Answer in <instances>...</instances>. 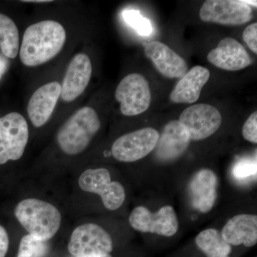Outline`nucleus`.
<instances>
[{
    "mask_svg": "<svg viewBox=\"0 0 257 257\" xmlns=\"http://www.w3.org/2000/svg\"><path fill=\"white\" fill-rule=\"evenodd\" d=\"M65 42L66 31L60 23L54 20L39 22L24 33L20 60L30 67L46 63L60 53Z\"/></svg>",
    "mask_w": 257,
    "mask_h": 257,
    "instance_id": "obj_1",
    "label": "nucleus"
},
{
    "mask_svg": "<svg viewBox=\"0 0 257 257\" xmlns=\"http://www.w3.org/2000/svg\"><path fill=\"white\" fill-rule=\"evenodd\" d=\"M15 214L29 234L42 241L52 239L60 229L62 216L50 203L40 199H24L15 207Z\"/></svg>",
    "mask_w": 257,
    "mask_h": 257,
    "instance_id": "obj_2",
    "label": "nucleus"
},
{
    "mask_svg": "<svg viewBox=\"0 0 257 257\" xmlns=\"http://www.w3.org/2000/svg\"><path fill=\"white\" fill-rule=\"evenodd\" d=\"M100 127V119L96 111L84 106L61 126L57 135V143L66 155H79L87 148Z\"/></svg>",
    "mask_w": 257,
    "mask_h": 257,
    "instance_id": "obj_3",
    "label": "nucleus"
},
{
    "mask_svg": "<svg viewBox=\"0 0 257 257\" xmlns=\"http://www.w3.org/2000/svg\"><path fill=\"white\" fill-rule=\"evenodd\" d=\"M28 140V124L23 115L10 112L0 118V165L20 160Z\"/></svg>",
    "mask_w": 257,
    "mask_h": 257,
    "instance_id": "obj_4",
    "label": "nucleus"
},
{
    "mask_svg": "<svg viewBox=\"0 0 257 257\" xmlns=\"http://www.w3.org/2000/svg\"><path fill=\"white\" fill-rule=\"evenodd\" d=\"M113 249L110 235L99 225L88 223L74 230L68 243L74 257H96L110 254Z\"/></svg>",
    "mask_w": 257,
    "mask_h": 257,
    "instance_id": "obj_5",
    "label": "nucleus"
},
{
    "mask_svg": "<svg viewBox=\"0 0 257 257\" xmlns=\"http://www.w3.org/2000/svg\"><path fill=\"white\" fill-rule=\"evenodd\" d=\"M115 98L119 101L120 110L125 116L142 114L146 111L151 104L150 84L142 74H128L116 87Z\"/></svg>",
    "mask_w": 257,
    "mask_h": 257,
    "instance_id": "obj_6",
    "label": "nucleus"
},
{
    "mask_svg": "<svg viewBox=\"0 0 257 257\" xmlns=\"http://www.w3.org/2000/svg\"><path fill=\"white\" fill-rule=\"evenodd\" d=\"M79 185L83 191L100 196L104 207L109 210L119 209L126 197L124 187L119 182H111L110 174L105 168L84 171L79 177Z\"/></svg>",
    "mask_w": 257,
    "mask_h": 257,
    "instance_id": "obj_7",
    "label": "nucleus"
},
{
    "mask_svg": "<svg viewBox=\"0 0 257 257\" xmlns=\"http://www.w3.org/2000/svg\"><path fill=\"white\" fill-rule=\"evenodd\" d=\"M128 221L133 229L140 232L168 237L174 236L179 229L177 214L171 206H165L156 213H152L148 208L139 206L132 211Z\"/></svg>",
    "mask_w": 257,
    "mask_h": 257,
    "instance_id": "obj_8",
    "label": "nucleus"
},
{
    "mask_svg": "<svg viewBox=\"0 0 257 257\" xmlns=\"http://www.w3.org/2000/svg\"><path fill=\"white\" fill-rule=\"evenodd\" d=\"M160 138L155 128H143L120 137L111 147L115 160L122 162H134L145 158L151 153Z\"/></svg>",
    "mask_w": 257,
    "mask_h": 257,
    "instance_id": "obj_9",
    "label": "nucleus"
},
{
    "mask_svg": "<svg viewBox=\"0 0 257 257\" xmlns=\"http://www.w3.org/2000/svg\"><path fill=\"white\" fill-rule=\"evenodd\" d=\"M179 121L187 130L191 141H200L209 138L219 130L222 118L215 106L198 104L184 109Z\"/></svg>",
    "mask_w": 257,
    "mask_h": 257,
    "instance_id": "obj_10",
    "label": "nucleus"
},
{
    "mask_svg": "<svg viewBox=\"0 0 257 257\" xmlns=\"http://www.w3.org/2000/svg\"><path fill=\"white\" fill-rule=\"evenodd\" d=\"M199 17L205 23L239 26L252 19V9L244 2L207 0L203 3Z\"/></svg>",
    "mask_w": 257,
    "mask_h": 257,
    "instance_id": "obj_11",
    "label": "nucleus"
},
{
    "mask_svg": "<svg viewBox=\"0 0 257 257\" xmlns=\"http://www.w3.org/2000/svg\"><path fill=\"white\" fill-rule=\"evenodd\" d=\"M92 66L86 54L79 53L71 60L63 82L61 85L60 96L66 102L75 100L85 90L90 81Z\"/></svg>",
    "mask_w": 257,
    "mask_h": 257,
    "instance_id": "obj_12",
    "label": "nucleus"
},
{
    "mask_svg": "<svg viewBox=\"0 0 257 257\" xmlns=\"http://www.w3.org/2000/svg\"><path fill=\"white\" fill-rule=\"evenodd\" d=\"M191 143L188 133L179 120L167 123L160 135L155 147V156L161 162L177 160L187 150Z\"/></svg>",
    "mask_w": 257,
    "mask_h": 257,
    "instance_id": "obj_13",
    "label": "nucleus"
},
{
    "mask_svg": "<svg viewBox=\"0 0 257 257\" xmlns=\"http://www.w3.org/2000/svg\"><path fill=\"white\" fill-rule=\"evenodd\" d=\"M213 65L226 71L241 70L251 65V60L241 43L231 37H226L207 55Z\"/></svg>",
    "mask_w": 257,
    "mask_h": 257,
    "instance_id": "obj_14",
    "label": "nucleus"
},
{
    "mask_svg": "<svg viewBox=\"0 0 257 257\" xmlns=\"http://www.w3.org/2000/svg\"><path fill=\"white\" fill-rule=\"evenodd\" d=\"M145 53L157 70L167 78H182L188 70L185 60L162 42H149Z\"/></svg>",
    "mask_w": 257,
    "mask_h": 257,
    "instance_id": "obj_15",
    "label": "nucleus"
},
{
    "mask_svg": "<svg viewBox=\"0 0 257 257\" xmlns=\"http://www.w3.org/2000/svg\"><path fill=\"white\" fill-rule=\"evenodd\" d=\"M60 93V83L52 82L42 86L32 94L28 103V114L35 127H41L50 119Z\"/></svg>",
    "mask_w": 257,
    "mask_h": 257,
    "instance_id": "obj_16",
    "label": "nucleus"
},
{
    "mask_svg": "<svg viewBox=\"0 0 257 257\" xmlns=\"http://www.w3.org/2000/svg\"><path fill=\"white\" fill-rule=\"evenodd\" d=\"M217 177L212 170L204 169L193 176L189 184L192 207L202 213L210 211L217 197Z\"/></svg>",
    "mask_w": 257,
    "mask_h": 257,
    "instance_id": "obj_17",
    "label": "nucleus"
},
{
    "mask_svg": "<svg viewBox=\"0 0 257 257\" xmlns=\"http://www.w3.org/2000/svg\"><path fill=\"white\" fill-rule=\"evenodd\" d=\"M210 77L209 69L202 66L192 67L176 84L170 98L177 104H192L199 99L203 87Z\"/></svg>",
    "mask_w": 257,
    "mask_h": 257,
    "instance_id": "obj_18",
    "label": "nucleus"
},
{
    "mask_svg": "<svg viewBox=\"0 0 257 257\" xmlns=\"http://www.w3.org/2000/svg\"><path fill=\"white\" fill-rule=\"evenodd\" d=\"M225 241L233 246L251 247L257 242V216L239 214L225 224L221 232Z\"/></svg>",
    "mask_w": 257,
    "mask_h": 257,
    "instance_id": "obj_19",
    "label": "nucleus"
},
{
    "mask_svg": "<svg viewBox=\"0 0 257 257\" xmlns=\"http://www.w3.org/2000/svg\"><path fill=\"white\" fill-rule=\"evenodd\" d=\"M198 247L207 257H229L231 245L224 241L220 232L214 229L201 231L195 239Z\"/></svg>",
    "mask_w": 257,
    "mask_h": 257,
    "instance_id": "obj_20",
    "label": "nucleus"
},
{
    "mask_svg": "<svg viewBox=\"0 0 257 257\" xmlns=\"http://www.w3.org/2000/svg\"><path fill=\"white\" fill-rule=\"evenodd\" d=\"M20 35L14 21L0 13V49L3 55L10 59L16 58L19 52Z\"/></svg>",
    "mask_w": 257,
    "mask_h": 257,
    "instance_id": "obj_21",
    "label": "nucleus"
},
{
    "mask_svg": "<svg viewBox=\"0 0 257 257\" xmlns=\"http://www.w3.org/2000/svg\"><path fill=\"white\" fill-rule=\"evenodd\" d=\"M47 251L48 246L46 241L36 239L28 234L22 238L17 257H45Z\"/></svg>",
    "mask_w": 257,
    "mask_h": 257,
    "instance_id": "obj_22",
    "label": "nucleus"
},
{
    "mask_svg": "<svg viewBox=\"0 0 257 257\" xmlns=\"http://www.w3.org/2000/svg\"><path fill=\"white\" fill-rule=\"evenodd\" d=\"M122 17L124 21L142 36H150L151 35V23L148 19L144 18L138 10H125L123 11Z\"/></svg>",
    "mask_w": 257,
    "mask_h": 257,
    "instance_id": "obj_23",
    "label": "nucleus"
},
{
    "mask_svg": "<svg viewBox=\"0 0 257 257\" xmlns=\"http://www.w3.org/2000/svg\"><path fill=\"white\" fill-rule=\"evenodd\" d=\"M233 175L239 181L246 180L256 176V160L242 159L236 162L233 168Z\"/></svg>",
    "mask_w": 257,
    "mask_h": 257,
    "instance_id": "obj_24",
    "label": "nucleus"
},
{
    "mask_svg": "<svg viewBox=\"0 0 257 257\" xmlns=\"http://www.w3.org/2000/svg\"><path fill=\"white\" fill-rule=\"evenodd\" d=\"M243 138L250 143H257V112L254 111L248 116L242 128Z\"/></svg>",
    "mask_w": 257,
    "mask_h": 257,
    "instance_id": "obj_25",
    "label": "nucleus"
},
{
    "mask_svg": "<svg viewBox=\"0 0 257 257\" xmlns=\"http://www.w3.org/2000/svg\"><path fill=\"white\" fill-rule=\"evenodd\" d=\"M243 40L253 53L257 54V23L248 25L243 32Z\"/></svg>",
    "mask_w": 257,
    "mask_h": 257,
    "instance_id": "obj_26",
    "label": "nucleus"
},
{
    "mask_svg": "<svg viewBox=\"0 0 257 257\" xmlns=\"http://www.w3.org/2000/svg\"><path fill=\"white\" fill-rule=\"evenodd\" d=\"M8 67V62L6 59L0 55V79L3 77Z\"/></svg>",
    "mask_w": 257,
    "mask_h": 257,
    "instance_id": "obj_27",
    "label": "nucleus"
},
{
    "mask_svg": "<svg viewBox=\"0 0 257 257\" xmlns=\"http://www.w3.org/2000/svg\"><path fill=\"white\" fill-rule=\"evenodd\" d=\"M24 3H51L52 1H47V0H40V1H36V0H35V1H30V0H29V1H23Z\"/></svg>",
    "mask_w": 257,
    "mask_h": 257,
    "instance_id": "obj_28",
    "label": "nucleus"
},
{
    "mask_svg": "<svg viewBox=\"0 0 257 257\" xmlns=\"http://www.w3.org/2000/svg\"><path fill=\"white\" fill-rule=\"evenodd\" d=\"M74 257V256H72ZM96 257H111L110 254H107V255H104V256H96Z\"/></svg>",
    "mask_w": 257,
    "mask_h": 257,
    "instance_id": "obj_29",
    "label": "nucleus"
},
{
    "mask_svg": "<svg viewBox=\"0 0 257 257\" xmlns=\"http://www.w3.org/2000/svg\"><path fill=\"white\" fill-rule=\"evenodd\" d=\"M0 257H5L4 255L1 252H0Z\"/></svg>",
    "mask_w": 257,
    "mask_h": 257,
    "instance_id": "obj_30",
    "label": "nucleus"
}]
</instances>
